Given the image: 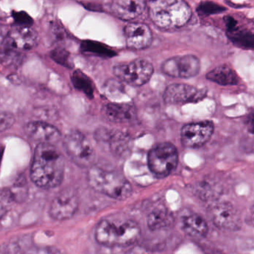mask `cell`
I'll use <instances>...</instances> for the list:
<instances>
[{
    "label": "cell",
    "instance_id": "6da1fadb",
    "mask_svg": "<svg viewBox=\"0 0 254 254\" xmlns=\"http://www.w3.org/2000/svg\"><path fill=\"white\" fill-rule=\"evenodd\" d=\"M64 169V158L54 144H38L31 167V178L38 187L46 190L59 187Z\"/></svg>",
    "mask_w": 254,
    "mask_h": 254
},
{
    "label": "cell",
    "instance_id": "7a4b0ae2",
    "mask_svg": "<svg viewBox=\"0 0 254 254\" xmlns=\"http://www.w3.org/2000/svg\"><path fill=\"white\" fill-rule=\"evenodd\" d=\"M140 236L141 229L137 223L118 215L102 219L95 233L99 244L110 248L130 246L136 243Z\"/></svg>",
    "mask_w": 254,
    "mask_h": 254
},
{
    "label": "cell",
    "instance_id": "3957f363",
    "mask_svg": "<svg viewBox=\"0 0 254 254\" xmlns=\"http://www.w3.org/2000/svg\"><path fill=\"white\" fill-rule=\"evenodd\" d=\"M151 21L163 29L185 26L191 17V10L184 0H149L147 4Z\"/></svg>",
    "mask_w": 254,
    "mask_h": 254
},
{
    "label": "cell",
    "instance_id": "277c9868",
    "mask_svg": "<svg viewBox=\"0 0 254 254\" xmlns=\"http://www.w3.org/2000/svg\"><path fill=\"white\" fill-rule=\"evenodd\" d=\"M87 181L93 190L116 200H126L132 193L130 183L117 171L92 166L87 173Z\"/></svg>",
    "mask_w": 254,
    "mask_h": 254
},
{
    "label": "cell",
    "instance_id": "5b68a950",
    "mask_svg": "<svg viewBox=\"0 0 254 254\" xmlns=\"http://www.w3.org/2000/svg\"><path fill=\"white\" fill-rule=\"evenodd\" d=\"M64 147L66 154L77 166L90 168L94 163V148L87 137L79 131H72L65 137Z\"/></svg>",
    "mask_w": 254,
    "mask_h": 254
},
{
    "label": "cell",
    "instance_id": "8992f818",
    "mask_svg": "<svg viewBox=\"0 0 254 254\" xmlns=\"http://www.w3.org/2000/svg\"><path fill=\"white\" fill-rule=\"evenodd\" d=\"M178 162V151L171 143L159 144L148 153V163L150 170L160 178L170 175L176 169Z\"/></svg>",
    "mask_w": 254,
    "mask_h": 254
},
{
    "label": "cell",
    "instance_id": "52a82bcc",
    "mask_svg": "<svg viewBox=\"0 0 254 254\" xmlns=\"http://www.w3.org/2000/svg\"><path fill=\"white\" fill-rule=\"evenodd\" d=\"M116 77L133 86H142L146 84L154 73V66L145 59H136L126 64L114 66Z\"/></svg>",
    "mask_w": 254,
    "mask_h": 254
},
{
    "label": "cell",
    "instance_id": "ba28073f",
    "mask_svg": "<svg viewBox=\"0 0 254 254\" xmlns=\"http://www.w3.org/2000/svg\"><path fill=\"white\" fill-rule=\"evenodd\" d=\"M200 69V60L193 55L175 56L163 62L162 72L168 76L190 78L196 76Z\"/></svg>",
    "mask_w": 254,
    "mask_h": 254
},
{
    "label": "cell",
    "instance_id": "9c48e42d",
    "mask_svg": "<svg viewBox=\"0 0 254 254\" xmlns=\"http://www.w3.org/2000/svg\"><path fill=\"white\" fill-rule=\"evenodd\" d=\"M214 131L213 123L198 122L186 125L181 130V142L187 148L201 147L210 139Z\"/></svg>",
    "mask_w": 254,
    "mask_h": 254
},
{
    "label": "cell",
    "instance_id": "30bf717a",
    "mask_svg": "<svg viewBox=\"0 0 254 254\" xmlns=\"http://www.w3.org/2000/svg\"><path fill=\"white\" fill-rule=\"evenodd\" d=\"M211 221L218 228L226 230H239L242 226L240 214L228 202L214 205L209 209Z\"/></svg>",
    "mask_w": 254,
    "mask_h": 254
},
{
    "label": "cell",
    "instance_id": "8fae6325",
    "mask_svg": "<svg viewBox=\"0 0 254 254\" xmlns=\"http://www.w3.org/2000/svg\"><path fill=\"white\" fill-rule=\"evenodd\" d=\"M206 93L204 89L186 84H173L165 90L163 99L168 105H182L202 100Z\"/></svg>",
    "mask_w": 254,
    "mask_h": 254
},
{
    "label": "cell",
    "instance_id": "7c38bea8",
    "mask_svg": "<svg viewBox=\"0 0 254 254\" xmlns=\"http://www.w3.org/2000/svg\"><path fill=\"white\" fill-rule=\"evenodd\" d=\"M78 207V198L72 190L61 191L52 201L50 214L52 218L59 221L72 218Z\"/></svg>",
    "mask_w": 254,
    "mask_h": 254
},
{
    "label": "cell",
    "instance_id": "4fadbf2b",
    "mask_svg": "<svg viewBox=\"0 0 254 254\" xmlns=\"http://www.w3.org/2000/svg\"><path fill=\"white\" fill-rule=\"evenodd\" d=\"M227 38L236 47L243 50H253L254 44V32L251 29L240 25L232 16L224 18Z\"/></svg>",
    "mask_w": 254,
    "mask_h": 254
},
{
    "label": "cell",
    "instance_id": "5bb4252c",
    "mask_svg": "<svg viewBox=\"0 0 254 254\" xmlns=\"http://www.w3.org/2000/svg\"><path fill=\"white\" fill-rule=\"evenodd\" d=\"M38 35L31 27H17L9 31L4 43V47L26 51L35 48L38 43Z\"/></svg>",
    "mask_w": 254,
    "mask_h": 254
},
{
    "label": "cell",
    "instance_id": "9a60e30c",
    "mask_svg": "<svg viewBox=\"0 0 254 254\" xmlns=\"http://www.w3.org/2000/svg\"><path fill=\"white\" fill-rule=\"evenodd\" d=\"M124 35L126 45L130 50H144L150 47L152 42V32L144 23H128L125 26Z\"/></svg>",
    "mask_w": 254,
    "mask_h": 254
},
{
    "label": "cell",
    "instance_id": "2e32d148",
    "mask_svg": "<svg viewBox=\"0 0 254 254\" xmlns=\"http://www.w3.org/2000/svg\"><path fill=\"white\" fill-rule=\"evenodd\" d=\"M25 132L31 139L39 143L55 144L61 139L57 127L44 122H31L25 127Z\"/></svg>",
    "mask_w": 254,
    "mask_h": 254
},
{
    "label": "cell",
    "instance_id": "e0dca14e",
    "mask_svg": "<svg viewBox=\"0 0 254 254\" xmlns=\"http://www.w3.org/2000/svg\"><path fill=\"white\" fill-rule=\"evenodd\" d=\"M146 6V0H113L111 9L119 18L130 21L139 17Z\"/></svg>",
    "mask_w": 254,
    "mask_h": 254
},
{
    "label": "cell",
    "instance_id": "ac0fdd59",
    "mask_svg": "<svg viewBox=\"0 0 254 254\" xmlns=\"http://www.w3.org/2000/svg\"><path fill=\"white\" fill-rule=\"evenodd\" d=\"M105 117L114 123H129L136 118V108L129 103H110L105 108Z\"/></svg>",
    "mask_w": 254,
    "mask_h": 254
},
{
    "label": "cell",
    "instance_id": "d6986e66",
    "mask_svg": "<svg viewBox=\"0 0 254 254\" xmlns=\"http://www.w3.org/2000/svg\"><path fill=\"white\" fill-rule=\"evenodd\" d=\"M182 227L184 232L191 237H204L208 231L204 218L196 213L188 214L183 217Z\"/></svg>",
    "mask_w": 254,
    "mask_h": 254
},
{
    "label": "cell",
    "instance_id": "ffe728a7",
    "mask_svg": "<svg viewBox=\"0 0 254 254\" xmlns=\"http://www.w3.org/2000/svg\"><path fill=\"white\" fill-rule=\"evenodd\" d=\"M206 78L212 82L223 86L236 85L239 81L236 71L227 65L214 68L206 74Z\"/></svg>",
    "mask_w": 254,
    "mask_h": 254
},
{
    "label": "cell",
    "instance_id": "44dd1931",
    "mask_svg": "<svg viewBox=\"0 0 254 254\" xmlns=\"http://www.w3.org/2000/svg\"><path fill=\"white\" fill-rule=\"evenodd\" d=\"M173 223V215L165 206H157L147 217V224L151 230L167 228L171 227Z\"/></svg>",
    "mask_w": 254,
    "mask_h": 254
},
{
    "label": "cell",
    "instance_id": "7402d4cb",
    "mask_svg": "<svg viewBox=\"0 0 254 254\" xmlns=\"http://www.w3.org/2000/svg\"><path fill=\"white\" fill-rule=\"evenodd\" d=\"M80 50L84 54L97 56L103 59H111L117 56V53L105 44L90 40L82 41L80 46Z\"/></svg>",
    "mask_w": 254,
    "mask_h": 254
},
{
    "label": "cell",
    "instance_id": "603a6c76",
    "mask_svg": "<svg viewBox=\"0 0 254 254\" xmlns=\"http://www.w3.org/2000/svg\"><path fill=\"white\" fill-rule=\"evenodd\" d=\"M72 82L75 89L84 93L87 97L92 99L94 93L93 81L80 69L74 71L72 75Z\"/></svg>",
    "mask_w": 254,
    "mask_h": 254
},
{
    "label": "cell",
    "instance_id": "cb8c5ba5",
    "mask_svg": "<svg viewBox=\"0 0 254 254\" xmlns=\"http://www.w3.org/2000/svg\"><path fill=\"white\" fill-rule=\"evenodd\" d=\"M111 146L115 154L123 156L130 151V138L123 133L116 134L111 139Z\"/></svg>",
    "mask_w": 254,
    "mask_h": 254
},
{
    "label": "cell",
    "instance_id": "d4e9b609",
    "mask_svg": "<svg viewBox=\"0 0 254 254\" xmlns=\"http://www.w3.org/2000/svg\"><path fill=\"white\" fill-rule=\"evenodd\" d=\"M22 61V53L18 50L3 47L0 51V64L5 66H15Z\"/></svg>",
    "mask_w": 254,
    "mask_h": 254
},
{
    "label": "cell",
    "instance_id": "484cf974",
    "mask_svg": "<svg viewBox=\"0 0 254 254\" xmlns=\"http://www.w3.org/2000/svg\"><path fill=\"white\" fill-rule=\"evenodd\" d=\"M17 200L14 191L10 190H0V219H2Z\"/></svg>",
    "mask_w": 254,
    "mask_h": 254
},
{
    "label": "cell",
    "instance_id": "4316f807",
    "mask_svg": "<svg viewBox=\"0 0 254 254\" xmlns=\"http://www.w3.org/2000/svg\"><path fill=\"white\" fill-rule=\"evenodd\" d=\"M50 57L58 64L62 65L69 69H72L73 67V63L71 60L70 54L64 47H58L55 48L50 53Z\"/></svg>",
    "mask_w": 254,
    "mask_h": 254
},
{
    "label": "cell",
    "instance_id": "83f0119b",
    "mask_svg": "<svg viewBox=\"0 0 254 254\" xmlns=\"http://www.w3.org/2000/svg\"><path fill=\"white\" fill-rule=\"evenodd\" d=\"M226 8L215 2L210 1H205L200 2L197 6V14L200 16L213 15V14H221L226 11Z\"/></svg>",
    "mask_w": 254,
    "mask_h": 254
},
{
    "label": "cell",
    "instance_id": "f1b7e54d",
    "mask_svg": "<svg viewBox=\"0 0 254 254\" xmlns=\"http://www.w3.org/2000/svg\"><path fill=\"white\" fill-rule=\"evenodd\" d=\"M14 23L18 27H32L34 23L32 17L26 11H12L11 13Z\"/></svg>",
    "mask_w": 254,
    "mask_h": 254
},
{
    "label": "cell",
    "instance_id": "f546056e",
    "mask_svg": "<svg viewBox=\"0 0 254 254\" xmlns=\"http://www.w3.org/2000/svg\"><path fill=\"white\" fill-rule=\"evenodd\" d=\"M15 122L14 116L9 113H0V132L9 129Z\"/></svg>",
    "mask_w": 254,
    "mask_h": 254
},
{
    "label": "cell",
    "instance_id": "4dcf8cb0",
    "mask_svg": "<svg viewBox=\"0 0 254 254\" xmlns=\"http://www.w3.org/2000/svg\"><path fill=\"white\" fill-rule=\"evenodd\" d=\"M9 31L5 26L0 25V47L3 45Z\"/></svg>",
    "mask_w": 254,
    "mask_h": 254
},
{
    "label": "cell",
    "instance_id": "1f68e13d",
    "mask_svg": "<svg viewBox=\"0 0 254 254\" xmlns=\"http://www.w3.org/2000/svg\"><path fill=\"white\" fill-rule=\"evenodd\" d=\"M2 150L0 148V162H1V160H2Z\"/></svg>",
    "mask_w": 254,
    "mask_h": 254
}]
</instances>
